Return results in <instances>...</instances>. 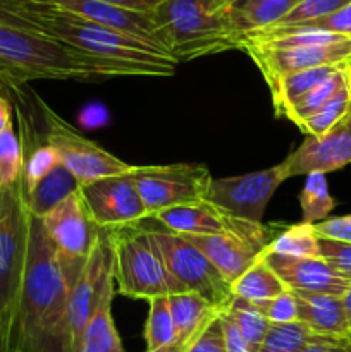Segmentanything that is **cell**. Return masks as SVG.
<instances>
[{"instance_id": "6da1fadb", "label": "cell", "mask_w": 351, "mask_h": 352, "mask_svg": "<svg viewBox=\"0 0 351 352\" xmlns=\"http://www.w3.org/2000/svg\"><path fill=\"white\" fill-rule=\"evenodd\" d=\"M157 78L151 71L93 57L43 33L0 26V89L30 81H93L98 78Z\"/></svg>"}, {"instance_id": "7a4b0ae2", "label": "cell", "mask_w": 351, "mask_h": 352, "mask_svg": "<svg viewBox=\"0 0 351 352\" xmlns=\"http://www.w3.org/2000/svg\"><path fill=\"white\" fill-rule=\"evenodd\" d=\"M33 21L40 33L93 57L145 67L157 78L176 74L178 60L155 45L65 12L43 0H34Z\"/></svg>"}, {"instance_id": "3957f363", "label": "cell", "mask_w": 351, "mask_h": 352, "mask_svg": "<svg viewBox=\"0 0 351 352\" xmlns=\"http://www.w3.org/2000/svg\"><path fill=\"white\" fill-rule=\"evenodd\" d=\"M151 16L178 64L233 48L241 50L231 6L224 0H164Z\"/></svg>"}, {"instance_id": "277c9868", "label": "cell", "mask_w": 351, "mask_h": 352, "mask_svg": "<svg viewBox=\"0 0 351 352\" xmlns=\"http://www.w3.org/2000/svg\"><path fill=\"white\" fill-rule=\"evenodd\" d=\"M28 227V195L21 177L10 188H0V344H6L17 329Z\"/></svg>"}, {"instance_id": "5b68a950", "label": "cell", "mask_w": 351, "mask_h": 352, "mask_svg": "<svg viewBox=\"0 0 351 352\" xmlns=\"http://www.w3.org/2000/svg\"><path fill=\"white\" fill-rule=\"evenodd\" d=\"M105 232L112 250L116 292L141 301L179 294L150 230L133 226Z\"/></svg>"}, {"instance_id": "8992f818", "label": "cell", "mask_w": 351, "mask_h": 352, "mask_svg": "<svg viewBox=\"0 0 351 352\" xmlns=\"http://www.w3.org/2000/svg\"><path fill=\"white\" fill-rule=\"evenodd\" d=\"M148 230L179 292L200 296L220 311H226L234 298L233 287L212 261L186 237L165 229Z\"/></svg>"}, {"instance_id": "52a82bcc", "label": "cell", "mask_w": 351, "mask_h": 352, "mask_svg": "<svg viewBox=\"0 0 351 352\" xmlns=\"http://www.w3.org/2000/svg\"><path fill=\"white\" fill-rule=\"evenodd\" d=\"M45 122V141L58 155V162L71 172L79 186L110 175L129 174L133 165L119 160L112 153L88 140L55 113L43 100L36 98Z\"/></svg>"}, {"instance_id": "ba28073f", "label": "cell", "mask_w": 351, "mask_h": 352, "mask_svg": "<svg viewBox=\"0 0 351 352\" xmlns=\"http://www.w3.org/2000/svg\"><path fill=\"white\" fill-rule=\"evenodd\" d=\"M131 179L150 219L164 210L203 201L212 182L209 168L202 164L133 165Z\"/></svg>"}, {"instance_id": "9c48e42d", "label": "cell", "mask_w": 351, "mask_h": 352, "mask_svg": "<svg viewBox=\"0 0 351 352\" xmlns=\"http://www.w3.org/2000/svg\"><path fill=\"white\" fill-rule=\"evenodd\" d=\"M284 181L282 164L234 177H212L205 199L234 219L262 223L268 201Z\"/></svg>"}, {"instance_id": "30bf717a", "label": "cell", "mask_w": 351, "mask_h": 352, "mask_svg": "<svg viewBox=\"0 0 351 352\" xmlns=\"http://www.w3.org/2000/svg\"><path fill=\"white\" fill-rule=\"evenodd\" d=\"M114 275L112 250L105 230H100L88 258L72 282L67 302V337L65 352H79L83 333L93 315L105 282Z\"/></svg>"}, {"instance_id": "8fae6325", "label": "cell", "mask_w": 351, "mask_h": 352, "mask_svg": "<svg viewBox=\"0 0 351 352\" xmlns=\"http://www.w3.org/2000/svg\"><path fill=\"white\" fill-rule=\"evenodd\" d=\"M41 223L48 239L57 250L65 275L72 284L100 232L98 227L89 220L79 191L72 192L50 210L41 219Z\"/></svg>"}, {"instance_id": "7c38bea8", "label": "cell", "mask_w": 351, "mask_h": 352, "mask_svg": "<svg viewBox=\"0 0 351 352\" xmlns=\"http://www.w3.org/2000/svg\"><path fill=\"white\" fill-rule=\"evenodd\" d=\"M78 191L89 220L100 230L140 226L143 220L150 219L131 172L88 182L79 186Z\"/></svg>"}, {"instance_id": "4fadbf2b", "label": "cell", "mask_w": 351, "mask_h": 352, "mask_svg": "<svg viewBox=\"0 0 351 352\" xmlns=\"http://www.w3.org/2000/svg\"><path fill=\"white\" fill-rule=\"evenodd\" d=\"M268 230L270 229L262 223H251L243 230L215 234V236H193L186 239L195 244L233 285L251 265L257 263L265 254L268 243L274 237Z\"/></svg>"}, {"instance_id": "5bb4252c", "label": "cell", "mask_w": 351, "mask_h": 352, "mask_svg": "<svg viewBox=\"0 0 351 352\" xmlns=\"http://www.w3.org/2000/svg\"><path fill=\"white\" fill-rule=\"evenodd\" d=\"M288 179L313 172L339 170L351 164V116L320 138L305 136L303 143L281 162Z\"/></svg>"}, {"instance_id": "9a60e30c", "label": "cell", "mask_w": 351, "mask_h": 352, "mask_svg": "<svg viewBox=\"0 0 351 352\" xmlns=\"http://www.w3.org/2000/svg\"><path fill=\"white\" fill-rule=\"evenodd\" d=\"M43 2L50 3V6L57 7L61 10H65L69 14L83 17V19L92 21V23L102 24V26L123 31V33L131 34V36L141 38V40L155 45L157 48L164 50L165 54H169L151 14L127 10L123 9V7L100 2V0H43Z\"/></svg>"}, {"instance_id": "2e32d148", "label": "cell", "mask_w": 351, "mask_h": 352, "mask_svg": "<svg viewBox=\"0 0 351 352\" xmlns=\"http://www.w3.org/2000/svg\"><path fill=\"white\" fill-rule=\"evenodd\" d=\"M264 258L288 291L319 292L341 298L351 284L322 258H292L274 253H265Z\"/></svg>"}, {"instance_id": "e0dca14e", "label": "cell", "mask_w": 351, "mask_h": 352, "mask_svg": "<svg viewBox=\"0 0 351 352\" xmlns=\"http://www.w3.org/2000/svg\"><path fill=\"white\" fill-rule=\"evenodd\" d=\"M153 220L160 223L162 229L184 237L215 236V234L243 230L251 226V222L227 215L206 199L164 210L157 213Z\"/></svg>"}, {"instance_id": "ac0fdd59", "label": "cell", "mask_w": 351, "mask_h": 352, "mask_svg": "<svg viewBox=\"0 0 351 352\" xmlns=\"http://www.w3.org/2000/svg\"><path fill=\"white\" fill-rule=\"evenodd\" d=\"M169 306L174 323V346L171 352L188 351L222 313L205 299L189 292L169 296Z\"/></svg>"}, {"instance_id": "d6986e66", "label": "cell", "mask_w": 351, "mask_h": 352, "mask_svg": "<svg viewBox=\"0 0 351 352\" xmlns=\"http://www.w3.org/2000/svg\"><path fill=\"white\" fill-rule=\"evenodd\" d=\"M298 306V320L317 336L351 337L341 298L319 292L291 291Z\"/></svg>"}, {"instance_id": "ffe728a7", "label": "cell", "mask_w": 351, "mask_h": 352, "mask_svg": "<svg viewBox=\"0 0 351 352\" xmlns=\"http://www.w3.org/2000/svg\"><path fill=\"white\" fill-rule=\"evenodd\" d=\"M114 294H116V282L112 275L103 285L102 294L83 333V349L89 352H124L112 316Z\"/></svg>"}, {"instance_id": "44dd1931", "label": "cell", "mask_w": 351, "mask_h": 352, "mask_svg": "<svg viewBox=\"0 0 351 352\" xmlns=\"http://www.w3.org/2000/svg\"><path fill=\"white\" fill-rule=\"evenodd\" d=\"M301 0H236L231 3V21L240 36L281 23Z\"/></svg>"}, {"instance_id": "7402d4cb", "label": "cell", "mask_w": 351, "mask_h": 352, "mask_svg": "<svg viewBox=\"0 0 351 352\" xmlns=\"http://www.w3.org/2000/svg\"><path fill=\"white\" fill-rule=\"evenodd\" d=\"M337 67H341V65L306 69V71L291 72V74L281 76V78L267 82L275 116L282 117V113H284L292 103H296L299 98H303L306 93H310L313 88H317L320 82L326 81Z\"/></svg>"}, {"instance_id": "603a6c76", "label": "cell", "mask_w": 351, "mask_h": 352, "mask_svg": "<svg viewBox=\"0 0 351 352\" xmlns=\"http://www.w3.org/2000/svg\"><path fill=\"white\" fill-rule=\"evenodd\" d=\"M78 181L72 177L71 172L62 164L55 165L28 195V208L38 219H43L58 203L78 191Z\"/></svg>"}, {"instance_id": "cb8c5ba5", "label": "cell", "mask_w": 351, "mask_h": 352, "mask_svg": "<svg viewBox=\"0 0 351 352\" xmlns=\"http://www.w3.org/2000/svg\"><path fill=\"white\" fill-rule=\"evenodd\" d=\"M234 298L244 299L250 302L267 301L288 291L281 278L267 265L265 258L262 256L257 263L251 265L233 285Z\"/></svg>"}, {"instance_id": "d4e9b609", "label": "cell", "mask_w": 351, "mask_h": 352, "mask_svg": "<svg viewBox=\"0 0 351 352\" xmlns=\"http://www.w3.org/2000/svg\"><path fill=\"white\" fill-rule=\"evenodd\" d=\"M350 78L351 64L341 65V67H337L326 81L320 82L317 88H313L312 91L306 93V95L303 96V98H299L298 102L292 103V105L282 113V117L288 119L289 122L295 124V126H298L299 122H303L305 119L312 117L313 113L319 112V110L322 109V107L326 105L341 88H343V85Z\"/></svg>"}, {"instance_id": "484cf974", "label": "cell", "mask_w": 351, "mask_h": 352, "mask_svg": "<svg viewBox=\"0 0 351 352\" xmlns=\"http://www.w3.org/2000/svg\"><path fill=\"white\" fill-rule=\"evenodd\" d=\"M265 253L292 258H320L319 234L308 223L289 226L272 237Z\"/></svg>"}, {"instance_id": "4316f807", "label": "cell", "mask_w": 351, "mask_h": 352, "mask_svg": "<svg viewBox=\"0 0 351 352\" xmlns=\"http://www.w3.org/2000/svg\"><path fill=\"white\" fill-rule=\"evenodd\" d=\"M351 116V78L343 85V88L322 107L312 117L299 122L298 129L305 136L320 138L326 133H329L332 127H336L341 120Z\"/></svg>"}, {"instance_id": "83f0119b", "label": "cell", "mask_w": 351, "mask_h": 352, "mask_svg": "<svg viewBox=\"0 0 351 352\" xmlns=\"http://www.w3.org/2000/svg\"><path fill=\"white\" fill-rule=\"evenodd\" d=\"M224 313L234 322L248 351L258 352L265 336H267L270 322L258 311L257 306L250 301H244V299L233 298V301Z\"/></svg>"}, {"instance_id": "f1b7e54d", "label": "cell", "mask_w": 351, "mask_h": 352, "mask_svg": "<svg viewBox=\"0 0 351 352\" xmlns=\"http://www.w3.org/2000/svg\"><path fill=\"white\" fill-rule=\"evenodd\" d=\"M299 205H301V223L317 226L329 219V213L336 208V199L330 196L326 174L313 172L306 175V182L299 196Z\"/></svg>"}, {"instance_id": "f546056e", "label": "cell", "mask_w": 351, "mask_h": 352, "mask_svg": "<svg viewBox=\"0 0 351 352\" xmlns=\"http://www.w3.org/2000/svg\"><path fill=\"white\" fill-rule=\"evenodd\" d=\"M145 352H171L174 346V323H172L169 298H155L148 301V316L145 323Z\"/></svg>"}, {"instance_id": "4dcf8cb0", "label": "cell", "mask_w": 351, "mask_h": 352, "mask_svg": "<svg viewBox=\"0 0 351 352\" xmlns=\"http://www.w3.org/2000/svg\"><path fill=\"white\" fill-rule=\"evenodd\" d=\"M315 333L298 320L291 323H270L258 352H301Z\"/></svg>"}, {"instance_id": "1f68e13d", "label": "cell", "mask_w": 351, "mask_h": 352, "mask_svg": "<svg viewBox=\"0 0 351 352\" xmlns=\"http://www.w3.org/2000/svg\"><path fill=\"white\" fill-rule=\"evenodd\" d=\"M23 148L14 126L0 133V188H10L23 177Z\"/></svg>"}, {"instance_id": "d6a6232c", "label": "cell", "mask_w": 351, "mask_h": 352, "mask_svg": "<svg viewBox=\"0 0 351 352\" xmlns=\"http://www.w3.org/2000/svg\"><path fill=\"white\" fill-rule=\"evenodd\" d=\"M351 0H301L281 23L275 26H289V24L306 23V21L319 19V17L329 16L336 10L343 9Z\"/></svg>"}, {"instance_id": "836d02e7", "label": "cell", "mask_w": 351, "mask_h": 352, "mask_svg": "<svg viewBox=\"0 0 351 352\" xmlns=\"http://www.w3.org/2000/svg\"><path fill=\"white\" fill-rule=\"evenodd\" d=\"M258 311L270 323L298 322V306L291 291H286L267 301L253 302Z\"/></svg>"}, {"instance_id": "e575fe53", "label": "cell", "mask_w": 351, "mask_h": 352, "mask_svg": "<svg viewBox=\"0 0 351 352\" xmlns=\"http://www.w3.org/2000/svg\"><path fill=\"white\" fill-rule=\"evenodd\" d=\"M33 6L34 0H0V26L38 31L33 21Z\"/></svg>"}, {"instance_id": "d590c367", "label": "cell", "mask_w": 351, "mask_h": 352, "mask_svg": "<svg viewBox=\"0 0 351 352\" xmlns=\"http://www.w3.org/2000/svg\"><path fill=\"white\" fill-rule=\"evenodd\" d=\"M320 258L344 278L351 280V243L319 237Z\"/></svg>"}, {"instance_id": "8d00e7d4", "label": "cell", "mask_w": 351, "mask_h": 352, "mask_svg": "<svg viewBox=\"0 0 351 352\" xmlns=\"http://www.w3.org/2000/svg\"><path fill=\"white\" fill-rule=\"evenodd\" d=\"M289 26L305 28V30H319L327 33L341 34V36L351 38V3H348L343 9L329 14V16L319 17V19L306 21L299 24H289Z\"/></svg>"}, {"instance_id": "74e56055", "label": "cell", "mask_w": 351, "mask_h": 352, "mask_svg": "<svg viewBox=\"0 0 351 352\" xmlns=\"http://www.w3.org/2000/svg\"><path fill=\"white\" fill-rule=\"evenodd\" d=\"M186 352H226L222 329V313H220L219 318H215L210 323L209 329L200 336V339Z\"/></svg>"}, {"instance_id": "f35d334b", "label": "cell", "mask_w": 351, "mask_h": 352, "mask_svg": "<svg viewBox=\"0 0 351 352\" xmlns=\"http://www.w3.org/2000/svg\"><path fill=\"white\" fill-rule=\"evenodd\" d=\"M313 229L319 234V237L351 243V215L327 219L323 222L313 226Z\"/></svg>"}, {"instance_id": "ab89813d", "label": "cell", "mask_w": 351, "mask_h": 352, "mask_svg": "<svg viewBox=\"0 0 351 352\" xmlns=\"http://www.w3.org/2000/svg\"><path fill=\"white\" fill-rule=\"evenodd\" d=\"M301 352H351V337L313 336Z\"/></svg>"}, {"instance_id": "60d3db41", "label": "cell", "mask_w": 351, "mask_h": 352, "mask_svg": "<svg viewBox=\"0 0 351 352\" xmlns=\"http://www.w3.org/2000/svg\"><path fill=\"white\" fill-rule=\"evenodd\" d=\"M79 124L86 129H96L109 122V110L100 103H89L79 113Z\"/></svg>"}, {"instance_id": "b9f144b4", "label": "cell", "mask_w": 351, "mask_h": 352, "mask_svg": "<svg viewBox=\"0 0 351 352\" xmlns=\"http://www.w3.org/2000/svg\"><path fill=\"white\" fill-rule=\"evenodd\" d=\"M222 329H224V344H226V352H250L243 337L237 332L233 320L222 311Z\"/></svg>"}, {"instance_id": "7bdbcfd3", "label": "cell", "mask_w": 351, "mask_h": 352, "mask_svg": "<svg viewBox=\"0 0 351 352\" xmlns=\"http://www.w3.org/2000/svg\"><path fill=\"white\" fill-rule=\"evenodd\" d=\"M100 2L110 3V6L123 7L127 10H136V12L153 14V10L160 6L164 0H100Z\"/></svg>"}, {"instance_id": "ee69618b", "label": "cell", "mask_w": 351, "mask_h": 352, "mask_svg": "<svg viewBox=\"0 0 351 352\" xmlns=\"http://www.w3.org/2000/svg\"><path fill=\"white\" fill-rule=\"evenodd\" d=\"M12 124V119H10V103L6 96L0 93V133L6 129L7 126Z\"/></svg>"}, {"instance_id": "f6af8a7d", "label": "cell", "mask_w": 351, "mask_h": 352, "mask_svg": "<svg viewBox=\"0 0 351 352\" xmlns=\"http://www.w3.org/2000/svg\"><path fill=\"white\" fill-rule=\"evenodd\" d=\"M341 302H343L344 313H346L348 325H350V329H351V284H350V287L344 291V294L341 296Z\"/></svg>"}, {"instance_id": "bcb514c9", "label": "cell", "mask_w": 351, "mask_h": 352, "mask_svg": "<svg viewBox=\"0 0 351 352\" xmlns=\"http://www.w3.org/2000/svg\"><path fill=\"white\" fill-rule=\"evenodd\" d=\"M224 2H227L231 6V3H234V2H236V0H224Z\"/></svg>"}, {"instance_id": "7dc6e473", "label": "cell", "mask_w": 351, "mask_h": 352, "mask_svg": "<svg viewBox=\"0 0 351 352\" xmlns=\"http://www.w3.org/2000/svg\"><path fill=\"white\" fill-rule=\"evenodd\" d=\"M79 352H89V351H86V349H83V347H81V349H79Z\"/></svg>"}]
</instances>
